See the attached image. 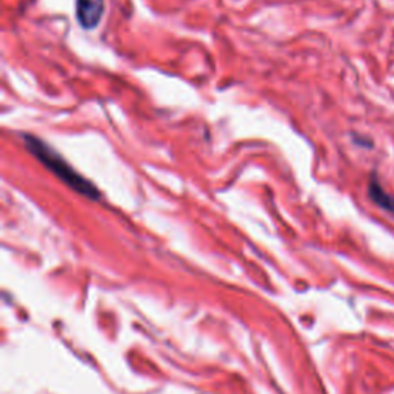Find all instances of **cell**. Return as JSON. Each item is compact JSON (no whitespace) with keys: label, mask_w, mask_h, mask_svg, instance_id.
I'll return each mask as SVG.
<instances>
[{"label":"cell","mask_w":394,"mask_h":394,"mask_svg":"<svg viewBox=\"0 0 394 394\" xmlns=\"http://www.w3.org/2000/svg\"><path fill=\"white\" fill-rule=\"evenodd\" d=\"M23 140H25V145L29 149V153L34 154L46 168L51 170L60 180H64L69 188H73L74 191L81 193L85 197H90V199H99L100 194L97 188L90 180H86L79 175L76 170L71 168V165L65 162L64 157H60L59 153L46 145L42 139L31 136V134H25Z\"/></svg>","instance_id":"cell-1"},{"label":"cell","mask_w":394,"mask_h":394,"mask_svg":"<svg viewBox=\"0 0 394 394\" xmlns=\"http://www.w3.org/2000/svg\"><path fill=\"white\" fill-rule=\"evenodd\" d=\"M105 11V0H76V19L83 29L96 28Z\"/></svg>","instance_id":"cell-2"},{"label":"cell","mask_w":394,"mask_h":394,"mask_svg":"<svg viewBox=\"0 0 394 394\" xmlns=\"http://www.w3.org/2000/svg\"><path fill=\"white\" fill-rule=\"evenodd\" d=\"M368 196H369V199L377 205V207H381L382 210L391 212V215L394 216V196L385 191L381 186L379 180H377V177H374V176L372 177V180H369Z\"/></svg>","instance_id":"cell-3"}]
</instances>
